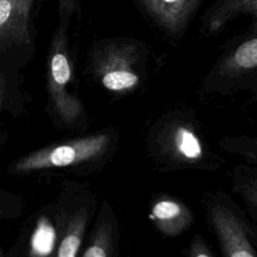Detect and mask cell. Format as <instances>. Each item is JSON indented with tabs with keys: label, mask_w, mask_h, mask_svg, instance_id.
Listing matches in <instances>:
<instances>
[{
	"label": "cell",
	"mask_w": 257,
	"mask_h": 257,
	"mask_svg": "<svg viewBox=\"0 0 257 257\" xmlns=\"http://www.w3.org/2000/svg\"><path fill=\"white\" fill-rule=\"evenodd\" d=\"M176 150L189 160H197L202 156V146L197 136L187 127H179L174 137Z\"/></svg>",
	"instance_id": "11"
},
{
	"label": "cell",
	"mask_w": 257,
	"mask_h": 257,
	"mask_svg": "<svg viewBox=\"0 0 257 257\" xmlns=\"http://www.w3.org/2000/svg\"><path fill=\"white\" fill-rule=\"evenodd\" d=\"M235 63L242 68L257 66V37L242 43L234 53Z\"/></svg>",
	"instance_id": "12"
},
{
	"label": "cell",
	"mask_w": 257,
	"mask_h": 257,
	"mask_svg": "<svg viewBox=\"0 0 257 257\" xmlns=\"http://www.w3.org/2000/svg\"><path fill=\"white\" fill-rule=\"evenodd\" d=\"M111 228L109 224L101 222L97 225L89 245L83 252L85 257H106L111 253Z\"/></svg>",
	"instance_id": "10"
},
{
	"label": "cell",
	"mask_w": 257,
	"mask_h": 257,
	"mask_svg": "<svg viewBox=\"0 0 257 257\" xmlns=\"http://www.w3.org/2000/svg\"><path fill=\"white\" fill-rule=\"evenodd\" d=\"M231 221L226 218H222L218 223L220 232L224 237L226 247L228 249V255L230 256H254L255 253L248 245L245 239L240 235L239 229L232 226Z\"/></svg>",
	"instance_id": "9"
},
{
	"label": "cell",
	"mask_w": 257,
	"mask_h": 257,
	"mask_svg": "<svg viewBox=\"0 0 257 257\" xmlns=\"http://www.w3.org/2000/svg\"><path fill=\"white\" fill-rule=\"evenodd\" d=\"M87 212L80 209L69 219L60 240L57 253L58 257H74L81 245L84 230L86 227Z\"/></svg>",
	"instance_id": "6"
},
{
	"label": "cell",
	"mask_w": 257,
	"mask_h": 257,
	"mask_svg": "<svg viewBox=\"0 0 257 257\" xmlns=\"http://www.w3.org/2000/svg\"><path fill=\"white\" fill-rule=\"evenodd\" d=\"M151 218L163 232L174 234L185 222V210L176 201L161 200L153 206Z\"/></svg>",
	"instance_id": "7"
},
{
	"label": "cell",
	"mask_w": 257,
	"mask_h": 257,
	"mask_svg": "<svg viewBox=\"0 0 257 257\" xmlns=\"http://www.w3.org/2000/svg\"><path fill=\"white\" fill-rule=\"evenodd\" d=\"M108 144L109 137L105 134L74 139L26 155L16 161L11 170L17 173H27L36 170L61 168L88 162L102 155Z\"/></svg>",
	"instance_id": "1"
},
{
	"label": "cell",
	"mask_w": 257,
	"mask_h": 257,
	"mask_svg": "<svg viewBox=\"0 0 257 257\" xmlns=\"http://www.w3.org/2000/svg\"><path fill=\"white\" fill-rule=\"evenodd\" d=\"M214 8L211 18L212 28H218L226 20L239 13L257 16V0H221Z\"/></svg>",
	"instance_id": "8"
},
{
	"label": "cell",
	"mask_w": 257,
	"mask_h": 257,
	"mask_svg": "<svg viewBox=\"0 0 257 257\" xmlns=\"http://www.w3.org/2000/svg\"><path fill=\"white\" fill-rule=\"evenodd\" d=\"M136 49L128 44L106 46L96 59V73L101 84L109 91L125 92L139 83V75L133 69Z\"/></svg>",
	"instance_id": "3"
},
{
	"label": "cell",
	"mask_w": 257,
	"mask_h": 257,
	"mask_svg": "<svg viewBox=\"0 0 257 257\" xmlns=\"http://www.w3.org/2000/svg\"><path fill=\"white\" fill-rule=\"evenodd\" d=\"M34 0H0V44L30 43L29 17Z\"/></svg>",
	"instance_id": "4"
},
{
	"label": "cell",
	"mask_w": 257,
	"mask_h": 257,
	"mask_svg": "<svg viewBox=\"0 0 257 257\" xmlns=\"http://www.w3.org/2000/svg\"><path fill=\"white\" fill-rule=\"evenodd\" d=\"M2 256V251H1V249H0V257Z\"/></svg>",
	"instance_id": "14"
},
{
	"label": "cell",
	"mask_w": 257,
	"mask_h": 257,
	"mask_svg": "<svg viewBox=\"0 0 257 257\" xmlns=\"http://www.w3.org/2000/svg\"><path fill=\"white\" fill-rule=\"evenodd\" d=\"M3 96H4V80H3L2 76L0 75V106L2 104Z\"/></svg>",
	"instance_id": "13"
},
{
	"label": "cell",
	"mask_w": 257,
	"mask_h": 257,
	"mask_svg": "<svg viewBox=\"0 0 257 257\" xmlns=\"http://www.w3.org/2000/svg\"><path fill=\"white\" fill-rule=\"evenodd\" d=\"M144 7L163 27L177 32L198 6L200 0H141Z\"/></svg>",
	"instance_id": "5"
},
{
	"label": "cell",
	"mask_w": 257,
	"mask_h": 257,
	"mask_svg": "<svg viewBox=\"0 0 257 257\" xmlns=\"http://www.w3.org/2000/svg\"><path fill=\"white\" fill-rule=\"evenodd\" d=\"M71 78V64L66 52L62 34H57L51 46L48 61V90L52 105L61 119L74 122L81 113L78 99L68 92Z\"/></svg>",
	"instance_id": "2"
}]
</instances>
